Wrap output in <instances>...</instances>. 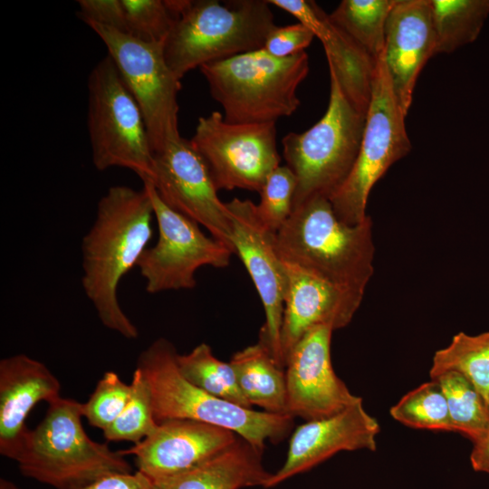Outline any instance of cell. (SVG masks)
<instances>
[{"instance_id": "19", "label": "cell", "mask_w": 489, "mask_h": 489, "mask_svg": "<svg viewBox=\"0 0 489 489\" xmlns=\"http://www.w3.org/2000/svg\"><path fill=\"white\" fill-rule=\"evenodd\" d=\"M436 54L428 0H398L386 24L383 59L396 100L407 115L417 77Z\"/></svg>"}, {"instance_id": "21", "label": "cell", "mask_w": 489, "mask_h": 489, "mask_svg": "<svg viewBox=\"0 0 489 489\" xmlns=\"http://www.w3.org/2000/svg\"><path fill=\"white\" fill-rule=\"evenodd\" d=\"M270 5L293 15L322 43L330 73L350 102L367 115L377 62L335 25L313 1L269 0Z\"/></svg>"}, {"instance_id": "10", "label": "cell", "mask_w": 489, "mask_h": 489, "mask_svg": "<svg viewBox=\"0 0 489 489\" xmlns=\"http://www.w3.org/2000/svg\"><path fill=\"white\" fill-rule=\"evenodd\" d=\"M86 24L105 44L108 55L138 102L153 153L180 138L177 103L180 80L166 61L163 43H145L95 23Z\"/></svg>"}, {"instance_id": "39", "label": "cell", "mask_w": 489, "mask_h": 489, "mask_svg": "<svg viewBox=\"0 0 489 489\" xmlns=\"http://www.w3.org/2000/svg\"><path fill=\"white\" fill-rule=\"evenodd\" d=\"M484 401L487 412L489 414V393L487 394V396H486V398H485V399Z\"/></svg>"}, {"instance_id": "20", "label": "cell", "mask_w": 489, "mask_h": 489, "mask_svg": "<svg viewBox=\"0 0 489 489\" xmlns=\"http://www.w3.org/2000/svg\"><path fill=\"white\" fill-rule=\"evenodd\" d=\"M61 384L41 361L26 354L0 360V454L15 460L29 428L25 421L41 401L60 396Z\"/></svg>"}, {"instance_id": "37", "label": "cell", "mask_w": 489, "mask_h": 489, "mask_svg": "<svg viewBox=\"0 0 489 489\" xmlns=\"http://www.w3.org/2000/svg\"><path fill=\"white\" fill-rule=\"evenodd\" d=\"M470 462L475 471L489 474V432L473 443Z\"/></svg>"}, {"instance_id": "3", "label": "cell", "mask_w": 489, "mask_h": 489, "mask_svg": "<svg viewBox=\"0 0 489 489\" xmlns=\"http://www.w3.org/2000/svg\"><path fill=\"white\" fill-rule=\"evenodd\" d=\"M175 21L163 43L181 80L195 68L262 49L276 25L267 0H166Z\"/></svg>"}, {"instance_id": "35", "label": "cell", "mask_w": 489, "mask_h": 489, "mask_svg": "<svg viewBox=\"0 0 489 489\" xmlns=\"http://www.w3.org/2000/svg\"><path fill=\"white\" fill-rule=\"evenodd\" d=\"M78 17L126 34L125 13L121 0H79Z\"/></svg>"}, {"instance_id": "1", "label": "cell", "mask_w": 489, "mask_h": 489, "mask_svg": "<svg viewBox=\"0 0 489 489\" xmlns=\"http://www.w3.org/2000/svg\"><path fill=\"white\" fill-rule=\"evenodd\" d=\"M153 217L146 186H112L99 200L93 224L81 244L85 295L102 325L127 340L137 339L139 330L122 310L118 289L148 248Z\"/></svg>"}, {"instance_id": "22", "label": "cell", "mask_w": 489, "mask_h": 489, "mask_svg": "<svg viewBox=\"0 0 489 489\" xmlns=\"http://www.w3.org/2000/svg\"><path fill=\"white\" fill-rule=\"evenodd\" d=\"M262 454L239 437L224 451L188 471L152 480L153 489L266 488L272 473L264 469Z\"/></svg>"}, {"instance_id": "5", "label": "cell", "mask_w": 489, "mask_h": 489, "mask_svg": "<svg viewBox=\"0 0 489 489\" xmlns=\"http://www.w3.org/2000/svg\"><path fill=\"white\" fill-rule=\"evenodd\" d=\"M47 404L14 460L24 476L55 489H80L106 475L131 472L120 451L88 436L82 403L59 396Z\"/></svg>"}, {"instance_id": "16", "label": "cell", "mask_w": 489, "mask_h": 489, "mask_svg": "<svg viewBox=\"0 0 489 489\" xmlns=\"http://www.w3.org/2000/svg\"><path fill=\"white\" fill-rule=\"evenodd\" d=\"M240 436L217 426L184 418L165 420L155 431L126 450L138 471L151 480L188 471L233 445Z\"/></svg>"}, {"instance_id": "34", "label": "cell", "mask_w": 489, "mask_h": 489, "mask_svg": "<svg viewBox=\"0 0 489 489\" xmlns=\"http://www.w3.org/2000/svg\"><path fill=\"white\" fill-rule=\"evenodd\" d=\"M315 37L302 23L285 26L275 25L268 34L263 49L277 58H287L304 52Z\"/></svg>"}, {"instance_id": "2", "label": "cell", "mask_w": 489, "mask_h": 489, "mask_svg": "<svg viewBox=\"0 0 489 489\" xmlns=\"http://www.w3.org/2000/svg\"><path fill=\"white\" fill-rule=\"evenodd\" d=\"M276 247L283 261L361 295L374 272L370 216L357 225L345 224L325 197L293 208L276 233Z\"/></svg>"}, {"instance_id": "32", "label": "cell", "mask_w": 489, "mask_h": 489, "mask_svg": "<svg viewBox=\"0 0 489 489\" xmlns=\"http://www.w3.org/2000/svg\"><path fill=\"white\" fill-rule=\"evenodd\" d=\"M126 34L145 43H164L175 21L166 0H121Z\"/></svg>"}, {"instance_id": "30", "label": "cell", "mask_w": 489, "mask_h": 489, "mask_svg": "<svg viewBox=\"0 0 489 489\" xmlns=\"http://www.w3.org/2000/svg\"><path fill=\"white\" fill-rule=\"evenodd\" d=\"M130 385V397L123 411L102 431L107 441H129L138 444L151 435L158 427L149 383L137 368Z\"/></svg>"}, {"instance_id": "36", "label": "cell", "mask_w": 489, "mask_h": 489, "mask_svg": "<svg viewBox=\"0 0 489 489\" xmlns=\"http://www.w3.org/2000/svg\"><path fill=\"white\" fill-rule=\"evenodd\" d=\"M80 489H153L152 480L139 471L106 475Z\"/></svg>"}, {"instance_id": "38", "label": "cell", "mask_w": 489, "mask_h": 489, "mask_svg": "<svg viewBox=\"0 0 489 489\" xmlns=\"http://www.w3.org/2000/svg\"><path fill=\"white\" fill-rule=\"evenodd\" d=\"M0 489H21L14 483L5 478L0 479Z\"/></svg>"}, {"instance_id": "26", "label": "cell", "mask_w": 489, "mask_h": 489, "mask_svg": "<svg viewBox=\"0 0 489 489\" xmlns=\"http://www.w3.org/2000/svg\"><path fill=\"white\" fill-rule=\"evenodd\" d=\"M446 371L466 377L484 400L489 393V331L477 335L459 332L446 347L436 350L430 378L433 379Z\"/></svg>"}, {"instance_id": "7", "label": "cell", "mask_w": 489, "mask_h": 489, "mask_svg": "<svg viewBox=\"0 0 489 489\" xmlns=\"http://www.w3.org/2000/svg\"><path fill=\"white\" fill-rule=\"evenodd\" d=\"M324 115L307 130L282 139L286 166L296 177L293 208L314 197L331 196L342 185L357 158L366 123L330 73Z\"/></svg>"}, {"instance_id": "17", "label": "cell", "mask_w": 489, "mask_h": 489, "mask_svg": "<svg viewBox=\"0 0 489 489\" xmlns=\"http://www.w3.org/2000/svg\"><path fill=\"white\" fill-rule=\"evenodd\" d=\"M378 420L362 401L327 417L306 421L292 433L286 459L266 488L304 473L340 451L377 449Z\"/></svg>"}, {"instance_id": "13", "label": "cell", "mask_w": 489, "mask_h": 489, "mask_svg": "<svg viewBox=\"0 0 489 489\" xmlns=\"http://www.w3.org/2000/svg\"><path fill=\"white\" fill-rule=\"evenodd\" d=\"M231 216V244L245 266L264 306L265 321L259 341L284 369L280 347L287 289L285 265L276 247V233L259 219L255 204L237 197L226 203Z\"/></svg>"}, {"instance_id": "24", "label": "cell", "mask_w": 489, "mask_h": 489, "mask_svg": "<svg viewBox=\"0 0 489 489\" xmlns=\"http://www.w3.org/2000/svg\"><path fill=\"white\" fill-rule=\"evenodd\" d=\"M428 1L436 35V54L450 53L473 43L489 15V0Z\"/></svg>"}, {"instance_id": "11", "label": "cell", "mask_w": 489, "mask_h": 489, "mask_svg": "<svg viewBox=\"0 0 489 489\" xmlns=\"http://www.w3.org/2000/svg\"><path fill=\"white\" fill-rule=\"evenodd\" d=\"M217 190L258 192L280 166L275 122L230 123L219 111L198 119L190 139Z\"/></svg>"}, {"instance_id": "31", "label": "cell", "mask_w": 489, "mask_h": 489, "mask_svg": "<svg viewBox=\"0 0 489 489\" xmlns=\"http://www.w3.org/2000/svg\"><path fill=\"white\" fill-rule=\"evenodd\" d=\"M296 177L285 165L274 168L266 177L261 190V199L255 211L262 223L277 233L293 210Z\"/></svg>"}, {"instance_id": "6", "label": "cell", "mask_w": 489, "mask_h": 489, "mask_svg": "<svg viewBox=\"0 0 489 489\" xmlns=\"http://www.w3.org/2000/svg\"><path fill=\"white\" fill-rule=\"evenodd\" d=\"M199 70L226 121L276 122L300 106L297 89L309 72V57L304 51L277 58L262 48L206 63Z\"/></svg>"}, {"instance_id": "12", "label": "cell", "mask_w": 489, "mask_h": 489, "mask_svg": "<svg viewBox=\"0 0 489 489\" xmlns=\"http://www.w3.org/2000/svg\"><path fill=\"white\" fill-rule=\"evenodd\" d=\"M143 185L150 194L158 230L157 243L144 251L137 264L147 292L190 290L197 285L199 268L229 265L234 254L231 248L168 206L151 184Z\"/></svg>"}, {"instance_id": "25", "label": "cell", "mask_w": 489, "mask_h": 489, "mask_svg": "<svg viewBox=\"0 0 489 489\" xmlns=\"http://www.w3.org/2000/svg\"><path fill=\"white\" fill-rule=\"evenodd\" d=\"M398 0H342L329 14L374 61L383 57L388 17Z\"/></svg>"}, {"instance_id": "27", "label": "cell", "mask_w": 489, "mask_h": 489, "mask_svg": "<svg viewBox=\"0 0 489 489\" xmlns=\"http://www.w3.org/2000/svg\"><path fill=\"white\" fill-rule=\"evenodd\" d=\"M181 375L196 387L217 398L252 408L242 394L230 362L217 359L209 345L200 343L187 354H177Z\"/></svg>"}, {"instance_id": "15", "label": "cell", "mask_w": 489, "mask_h": 489, "mask_svg": "<svg viewBox=\"0 0 489 489\" xmlns=\"http://www.w3.org/2000/svg\"><path fill=\"white\" fill-rule=\"evenodd\" d=\"M333 329L308 331L285 360L287 414L306 421L327 417L362 401L336 375L331 357Z\"/></svg>"}, {"instance_id": "29", "label": "cell", "mask_w": 489, "mask_h": 489, "mask_svg": "<svg viewBox=\"0 0 489 489\" xmlns=\"http://www.w3.org/2000/svg\"><path fill=\"white\" fill-rule=\"evenodd\" d=\"M389 414L409 427L454 432L445 395L435 379L407 393Z\"/></svg>"}, {"instance_id": "33", "label": "cell", "mask_w": 489, "mask_h": 489, "mask_svg": "<svg viewBox=\"0 0 489 489\" xmlns=\"http://www.w3.org/2000/svg\"><path fill=\"white\" fill-rule=\"evenodd\" d=\"M130 393V384L125 383L114 371H107L89 399L82 403V417L91 426L104 431L123 411Z\"/></svg>"}, {"instance_id": "14", "label": "cell", "mask_w": 489, "mask_h": 489, "mask_svg": "<svg viewBox=\"0 0 489 489\" xmlns=\"http://www.w3.org/2000/svg\"><path fill=\"white\" fill-rule=\"evenodd\" d=\"M149 184L168 206L204 226L233 251L229 209L190 140L180 137L154 154Z\"/></svg>"}, {"instance_id": "28", "label": "cell", "mask_w": 489, "mask_h": 489, "mask_svg": "<svg viewBox=\"0 0 489 489\" xmlns=\"http://www.w3.org/2000/svg\"><path fill=\"white\" fill-rule=\"evenodd\" d=\"M433 379L445 395L454 432L473 443L484 437L489 432V414L474 384L456 371L444 372Z\"/></svg>"}, {"instance_id": "23", "label": "cell", "mask_w": 489, "mask_h": 489, "mask_svg": "<svg viewBox=\"0 0 489 489\" xmlns=\"http://www.w3.org/2000/svg\"><path fill=\"white\" fill-rule=\"evenodd\" d=\"M229 362L251 407L257 406L268 413L287 414L285 371L264 344L258 340L235 352Z\"/></svg>"}, {"instance_id": "4", "label": "cell", "mask_w": 489, "mask_h": 489, "mask_svg": "<svg viewBox=\"0 0 489 489\" xmlns=\"http://www.w3.org/2000/svg\"><path fill=\"white\" fill-rule=\"evenodd\" d=\"M175 346L158 338L142 350L136 368L146 378L158 423L192 419L233 431L258 450L267 441L278 443L291 432L293 417L241 407L213 396L187 381L179 372Z\"/></svg>"}, {"instance_id": "18", "label": "cell", "mask_w": 489, "mask_h": 489, "mask_svg": "<svg viewBox=\"0 0 489 489\" xmlns=\"http://www.w3.org/2000/svg\"><path fill=\"white\" fill-rule=\"evenodd\" d=\"M287 289L280 334L284 361L291 350L311 329L326 325L346 327L359 309L363 295L333 285L303 269L284 262Z\"/></svg>"}, {"instance_id": "8", "label": "cell", "mask_w": 489, "mask_h": 489, "mask_svg": "<svg viewBox=\"0 0 489 489\" xmlns=\"http://www.w3.org/2000/svg\"><path fill=\"white\" fill-rule=\"evenodd\" d=\"M88 131L97 170L124 168L144 183L153 176L154 153L141 110L107 54L88 78Z\"/></svg>"}, {"instance_id": "9", "label": "cell", "mask_w": 489, "mask_h": 489, "mask_svg": "<svg viewBox=\"0 0 489 489\" xmlns=\"http://www.w3.org/2000/svg\"><path fill=\"white\" fill-rule=\"evenodd\" d=\"M394 95L383 57L377 61L369 107L357 158L342 185L331 196L337 217L348 225L364 221L369 195L377 181L411 149L405 118Z\"/></svg>"}]
</instances>
